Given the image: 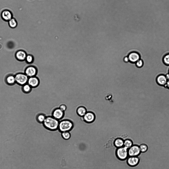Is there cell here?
I'll return each instance as SVG.
<instances>
[{"label": "cell", "instance_id": "cell-6", "mask_svg": "<svg viewBox=\"0 0 169 169\" xmlns=\"http://www.w3.org/2000/svg\"><path fill=\"white\" fill-rule=\"evenodd\" d=\"M65 112L60 110L59 108L54 109L52 113V116L56 119L60 121L64 117Z\"/></svg>", "mask_w": 169, "mask_h": 169}, {"label": "cell", "instance_id": "cell-29", "mask_svg": "<svg viewBox=\"0 0 169 169\" xmlns=\"http://www.w3.org/2000/svg\"><path fill=\"white\" fill-rule=\"evenodd\" d=\"M164 86L167 87L169 89V80H168L166 84Z\"/></svg>", "mask_w": 169, "mask_h": 169}, {"label": "cell", "instance_id": "cell-23", "mask_svg": "<svg viewBox=\"0 0 169 169\" xmlns=\"http://www.w3.org/2000/svg\"><path fill=\"white\" fill-rule=\"evenodd\" d=\"M139 148L141 152L144 153L147 151L148 149V146L144 143L141 144L139 146Z\"/></svg>", "mask_w": 169, "mask_h": 169}, {"label": "cell", "instance_id": "cell-5", "mask_svg": "<svg viewBox=\"0 0 169 169\" xmlns=\"http://www.w3.org/2000/svg\"><path fill=\"white\" fill-rule=\"evenodd\" d=\"M129 156H138L141 153L139 146L137 145H133L128 149Z\"/></svg>", "mask_w": 169, "mask_h": 169}, {"label": "cell", "instance_id": "cell-14", "mask_svg": "<svg viewBox=\"0 0 169 169\" xmlns=\"http://www.w3.org/2000/svg\"><path fill=\"white\" fill-rule=\"evenodd\" d=\"M156 81L158 84L160 85L164 86L166 84L168 80L165 75H160L157 77Z\"/></svg>", "mask_w": 169, "mask_h": 169}, {"label": "cell", "instance_id": "cell-27", "mask_svg": "<svg viewBox=\"0 0 169 169\" xmlns=\"http://www.w3.org/2000/svg\"><path fill=\"white\" fill-rule=\"evenodd\" d=\"M58 108L62 111L64 112L66 111L67 108L66 106L64 104L60 105Z\"/></svg>", "mask_w": 169, "mask_h": 169}, {"label": "cell", "instance_id": "cell-3", "mask_svg": "<svg viewBox=\"0 0 169 169\" xmlns=\"http://www.w3.org/2000/svg\"><path fill=\"white\" fill-rule=\"evenodd\" d=\"M128 149L124 146L117 148L116 152L117 158L121 160H124L129 156Z\"/></svg>", "mask_w": 169, "mask_h": 169}, {"label": "cell", "instance_id": "cell-16", "mask_svg": "<svg viewBox=\"0 0 169 169\" xmlns=\"http://www.w3.org/2000/svg\"><path fill=\"white\" fill-rule=\"evenodd\" d=\"M124 141L121 138H118L114 140V146L117 148L123 146Z\"/></svg>", "mask_w": 169, "mask_h": 169}, {"label": "cell", "instance_id": "cell-26", "mask_svg": "<svg viewBox=\"0 0 169 169\" xmlns=\"http://www.w3.org/2000/svg\"><path fill=\"white\" fill-rule=\"evenodd\" d=\"M135 63L137 67H140L142 66L143 64V62L142 60L140 59L135 62Z\"/></svg>", "mask_w": 169, "mask_h": 169}, {"label": "cell", "instance_id": "cell-30", "mask_svg": "<svg viewBox=\"0 0 169 169\" xmlns=\"http://www.w3.org/2000/svg\"><path fill=\"white\" fill-rule=\"evenodd\" d=\"M165 76L167 80H169V73L166 74Z\"/></svg>", "mask_w": 169, "mask_h": 169}, {"label": "cell", "instance_id": "cell-12", "mask_svg": "<svg viewBox=\"0 0 169 169\" xmlns=\"http://www.w3.org/2000/svg\"><path fill=\"white\" fill-rule=\"evenodd\" d=\"M2 18L4 20L9 21L12 18V15L11 12L8 10H5L1 13Z\"/></svg>", "mask_w": 169, "mask_h": 169}, {"label": "cell", "instance_id": "cell-11", "mask_svg": "<svg viewBox=\"0 0 169 169\" xmlns=\"http://www.w3.org/2000/svg\"><path fill=\"white\" fill-rule=\"evenodd\" d=\"M128 57L129 61L133 63H135L140 59L139 54L136 52H132L130 53Z\"/></svg>", "mask_w": 169, "mask_h": 169}, {"label": "cell", "instance_id": "cell-10", "mask_svg": "<svg viewBox=\"0 0 169 169\" xmlns=\"http://www.w3.org/2000/svg\"><path fill=\"white\" fill-rule=\"evenodd\" d=\"M27 83L32 88H34L39 85L40 81L38 78L35 76L29 77Z\"/></svg>", "mask_w": 169, "mask_h": 169}, {"label": "cell", "instance_id": "cell-2", "mask_svg": "<svg viewBox=\"0 0 169 169\" xmlns=\"http://www.w3.org/2000/svg\"><path fill=\"white\" fill-rule=\"evenodd\" d=\"M74 126V123L72 121L68 119H64L59 121L58 130L61 133L70 132L73 129Z\"/></svg>", "mask_w": 169, "mask_h": 169}, {"label": "cell", "instance_id": "cell-4", "mask_svg": "<svg viewBox=\"0 0 169 169\" xmlns=\"http://www.w3.org/2000/svg\"><path fill=\"white\" fill-rule=\"evenodd\" d=\"M15 77L16 82L18 84L22 85L27 83L29 78L25 74L23 73H18Z\"/></svg>", "mask_w": 169, "mask_h": 169}, {"label": "cell", "instance_id": "cell-19", "mask_svg": "<svg viewBox=\"0 0 169 169\" xmlns=\"http://www.w3.org/2000/svg\"><path fill=\"white\" fill-rule=\"evenodd\" d=\"M133 141L131 139H126L124 141L123 146L128 149L133 145Z\"/></svg>", "mask_w": 169, "mask_h": 169}, {"label": "cell", "instance_id": "cell-21", "mask_svg": "<svg viewBox=\"0 0 169 169\" xmlns=\"http://www.w3.org/2000/svg\"><path fill=\"white\" fill-rule=\"evenodd\" d=\"M8 24L10 27L14 28L17 26V23L15 19L12 18L8 21Z\"/></svg>", "mask_w": 169, "mask_h": 169}, {"label": "cell", "instance_id": "cell-24", "mask_svg": "<svg viewBox=\"0 0 169 169\" xmlns=\"http://www.w3.org/2000/svg\"><path fill=\"white\" fill-rule=\"evenodd\" d=\"M25 60L27 63H30L33 61L34 58L32 56L29 55H27Z\"/></svg>", "mask_w": 169, "mask_h": 169}, {"label": "cell", "instance_id": "cell-13", "mask_svg": "<svg viewBox=\"0 0 169 169\" xmlns=\"http://www.w3.org/2000/svg\"><path fill=\"white\" fill-rule=\"evenodd\" d=\"M27 55L26 52L22 50L18 51L15 54L16 58L18 60L21 61L25 60Z\"/></svg>", "mask_w": 169, "mask_h": 169}, {"label": "cell", "instance_id": "cell-28", "mask_svg": "<svg viewBox=\"0 0 169 169\" xmlns=\"http://www.w3.org/2000/svg\"><path fill=\"white\" fill-rule=\"evenodd\" d=\"M123 60L124 62H127L129 61V58L128 56L125 57L123 59Z\"/></svg>", "mask_w": 169, "mask_h": 169}, {"label": "cell", "instance_id": "cell-18", "mask_svg": "<svg viewBox=\"0 0 169 169\" xmlns=\"http://www.w3.org/2000/svg\"><path fill=\"white\" fill-rule=\"evenodd\" d=\"M6 81L9 84L11 85L14 84L16 82L15 76L12 75L8 76L6 78Z\"/></svg>", "mask_w": 169, "mask_h": 169}, {"label": "cell", "instance_id": "cell-8", "mask_svg": "<svg viewBox=\"0 0 169 169\" xmlns=\"http://www.w3.org/2000/svg\"><path fill=\"white\" fill-rule=\"evenodd\" d=\"M82 119L85 122L88 123L92 122L95 120V116L93 113L87 112L84 115L81 117Z\"/></svg>", "mask_w": 169, "mask_h": 169}, {"label": "cell", "instance_id": "cell-15", "mask_svg": "<svg viewBox=\"0 0 169 169\" xmlns=\"http://www.w3.org/2000/svg\"><path fill=\"white\" fill-rule=\"evenodd\" d=\"M87 112L86 108L83 106L78 107L76 110V112L77 114L81 117L84 116Z\"/></svg>", "mask_w": 169, "mask_h": 169}, {"label": "cell", "instance_id": "cell-25", "mask_svg": "<svg viewBox=\"0 0 169 169\" xmlns=\"http://www.w3.org/2000/svg\"><path fill=\"white\" fill-rule=\"evenodd\" d=\"M163 60L165 64L169 65V54H167L164 56Z\"/></svg>", "mask_w": 169, "mask_h": 169}, {"label": "cell", "instance_id": "cell-17", "mask_svg": "<svg viewBox=\"0 0 169 169\" xmlns=\"http://www.w3.org/2000/svg\"><path fill=\"white\" fill-rule=\"evenodd\" d=\"M46 116L44 113H39L37 114L36 117V120L39 123L42 124L45 120Z\"/></svg>", "mask_w": 169, "mask_h": 169}, {"label": "cell", "instance_id": "cell-7", "mask_svg": "<svg viewBox=\"0 0 169 169\" xmlns=\"http://www.w3.org/2000/svg\"><path fill=\"white\" fill-rule=\"evenodd\" d=\"M140 159L138 156H129L127 158V162L128 164L130 166L134 167L139 164Z\"/></svg>", "mask_w": 169, "mask_h": 169}, {"label": "cell", "instance_id": "cell-1", "mask_svg": "<svg viewBox=\"0 0 169 169\" xmlns=\"http://www.w3.org/2000/svg\"><path fill=\"white\" fill-rule=\"evenodd\" d=\"M59 121L52 116H46L42 123L44 127L51 131H55L58 129Z\"/></svg>", "mask_w": 169, "mask_h": 169}, {"label": "cell", "instance_id": "cell-9", "mask_svg": "<svg viewBox=\"0 0 169 169\" xmlns=\"http://www.w3.org/2000/svg\"><path fill=\"white\" fill-rule=\"evenodd\" d=\"M37 73L36 68L33 66H30L26 68L25 74L28 77L35 76Z\"/></svg>", "mask_w": 169, "mask_h": 169}, {"label": "cell", "instance_id": "cell-22", "mask_svg": "<svg viewBox=\"0 0 169 169\" xmlns=\"http://www.w3.org/2000/svg\"><path fill=\"white\" fill-rule=\"evenodd\" d=\"M22 89L24 92L28 93L31 91L32 88L28 84H26L23 85Z\"/></svg>", "mask_w": 169, "mask_h": 169}, {"label": "cell", "instance_id": "cell-20", "mask_svg": "<svg viewBox=\"0 0 169 169\" xmlns=\"http://www.w3.org/2000/svg\"><path fill=\"white\" fill-rule=\"evenodd\" d=\"M62 137L64 140H67L70 138L71 134L70 132L66 131L61 133Z\"/></svg>", "mask_w": 169, "mask_h": 169}]
</instances>
